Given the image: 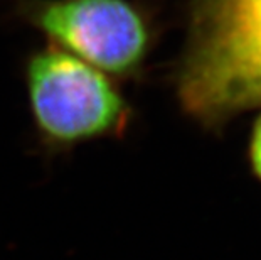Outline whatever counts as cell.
<instances>
[{
	"instance_id": "cell-4",
	"label": "cell",
	"mask_w": 261,
	"mask_h": 260,
	"mask_svg": "<svg viewBox=\"0 0 261 260\" xmlns=\"http://www.w3.org/2000/svg\"><path fill=\"white\" fill-rule=\"evenodd\" d=\"M249 157H251V166L254 174L261 179V115L254 124L253 135H251V146H249Z\"/></svg>"
},
{
	"instance_id": "cell-3",
	"label": "cell",
	"mask_w": 261,
	"mask_h": 260,
	"mask_svg": "<svg viewBox=\"0 0 261 260\" xmlns=\"http://www.w3.org/2000/svg\"><path fill=\"white\" fill-rule=\"evenodd\" d=\"M15 15L108 76H132L147 58L148 24L130 0H15Z\"/></svg>"
},
{
	"instance_id": "cell-1",
	"label": "cell",
	"mask_w": 261,
	"mask_h": 260,
	"mask_svg": "<svg viewBox=\"0 0 261 260\" xmlns=\"http://www.w3.org/2000/svg\"><path fill=\"white\" fill-rule=\"evenodd\" d=\"M177 95L207 125L261 103V0H199Z\"/></svg>"
},
{
	"instance_id": "cell-2",
	"label": "cell",
	"mask_w": 261,
	"mask_h": 260,
	"mask_svg": "<svg viewBox=\"0 0 261 260\" xmlns=\"http://www.w3.org/2000/svg\"><path fill=\"white\" fill-rule=\"evenodd\" d=\"M24 81L39 142L51 152L121 135L130 107L112 76L54 44L32 51Z\"/></svg>"
}]
</instances>
